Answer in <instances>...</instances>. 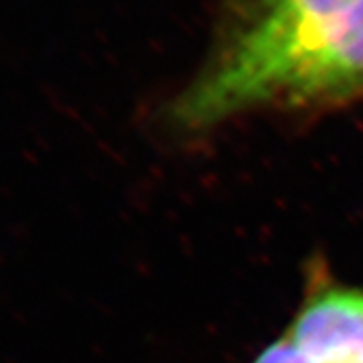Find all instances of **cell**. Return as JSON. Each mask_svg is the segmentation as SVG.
I'll use <instances>...</instances> for the list:
<instances>
[{"mask_svg":"<svg viewBox=\"0 0 363 363\" xmlns=\"http://www.w3.org/2000/svg\"><path fill=\"white\" fill-rule=\"evenodd\" d=\"M284 336L318 363H363V290L318 284Z\"/></svg>","mask_w":363,"mask_h":363,"instance_id":"cell-2","label":"cell"},{"mask_svg":"<svg viewBox=\"0 0 363 363\" xmlns=\"http://www.w3.org/2000/svg\"><path fill=\"white\" fill-rule=\"evenodd\" d=\"M363 98V0H230L216 50L172 106L207 129L266 107L325 109Z\"/></svg>","mask_w":363,"mask_h":363,"instance_id":"cell-1","label":"cell"},{"mask_svg":"<svg viewBox=\"0 0 363 363\" xmlns=\"http://www.w3.org/2000/svg\"><path fill=\"white\" fill-rule=\"evenodd\" d=\"M253 363H318L310 358L304 350L295 345L290 337L282 336L281 340L273 341L272 345L258 354Z\"/></svg>","mask_w":363,"mask_h":363,"instance_id":"cell-3","label":"cell"}]
</instances>
